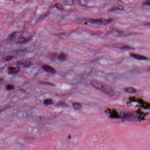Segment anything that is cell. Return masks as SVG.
Returning a JSON list of instances; mask_svg holds the SVG:
<instances>
[{
  "mask_svg": "<svg viewBox=\"0 0 150 150\" xmlns=\"http://www.w3.org/2000/svg\"><path fill=\"white\" fill-rule=\"evenodd\" d=\"M73 106L75 109L79 110L82 107V104L78 102H74L73 103Z\"/></svg>",
  "mask_w": 150,
  "mask_h": 150,
  "instance_id": "cell-13",
  "label": "cell"
},
{
  "mask_svg": "<svg viewBox=\"0 0 150 150\" xmlns=\"http://www.w3.org/2000/svg\"><path fill=\"white\" fill-rule=\"evenodd\" d=\"M28 41V39L27 38H25L23 37H20L18 38H17V41L16 42L18 43H19V44H21V43H25L26 42Z\"/></svg>",
  "mask_w": 150,
  "mask_h": 150,
  "instance_id": "cell-10",
  "label": "cell"
},
{
  "mask_svg": "<svg viewBox=\"0 0 150 150\" xmlns=\"http://www.w3.org/2000/svg\"><path fill=\"white\" fill-rule=\"evenodd\" d=\"M129 55L132 58L136 59V60H148V58L145 56L141 55L137 53H130Z\"/></svg>",
  "mask_w": 150,
  "mask_h": 150,
  "instance_id": "cell-4",
  "label": "cell"
},
{
  "mask_svg": "<svg viewBox=\"0 0 150 150\" xmlns=\"http://www.w3.org/2000/svg\"><path fill=\"white\" fill-rule=\"evenodd\" d=\"M6 88L8 90H11L14 89L15 87L13 85H11V84H9V85H7V86H6Z\"/></svg>",
  "mask_w": 150,
  "mask_h": 150,
  "instance_id": "cell-18",
  "label": "cell"
},
{
  "mask_svg": "<svg viewBox=\"0 0 150 150\" xmlns=\"http://www.w3.org/2000/svg\"><path fill=\"white\" fill-rule=\"evenodd\" d=\"M112 47L116 49H120L123 50H134L135 48L133 47L128 46L123 43H115L113 44Z\"/></svg>",
  "mask_w": 150,
  "mask_h": 150,
  "instance_id": "cell-3",
  "label": "cell"
},
{
  "mask_svg": "<svg viewBox=\"0 0 150 150\" xmlns=\"http://www.w3.org/2000/svg\"><path fill=\"white\" fill-rule=\"evenodd\" d=\"M14 57V56H7V57L5 58V61H9L11 59H13V58Z\"/></svg>",
  "mask_w": 150,
  "mask_h": 150,
  "instance_id": "cell-19",
  "label": "cell"
},
{
  "mask_svg": "<svg viewBox=\"0 0 150 150\" xmlns=\"http://www.w3.org/2000/svg\"><path fill=\"white\" fill-rule=\"evenodd\" d=\"M55 6L58 9L60 10H63L64 9V6L60 3H56L55 5Z\"/></svg>",
  "mask_w": 150,
  "mask_h": 150,
  "instance_id": "cell-17",
  "label": "cell"
},
{
  "mask_svg": "<svg viewBox=\"0 0 150 150\" xmlns=\"http://www.w3.org/2000/svg\"><path fill=\"white\" fill-rule=\"evenodd\" d=\"M113 19H88V22L92 24H96L97 25H106L112 22Z\"/></svg>",
  "mask_w": 150,
  "mask_h": 150,
  "instance_id": "cell-2",
  "label": "cell"
},
{
  "mask_svg": "<svg viewBox=\"0 0 150 150\" xmlns=\"http://www.w3.org/2000/svg\"><path fill=\"white\" fill-rule=\"evenodd\" d=\"M71 1H65V5H73V4H71V3H69V2H71Z\"/></svg>",
  "mask_w": 150,
  "mask_h": 150,
  "instance_id": "cell-20",
  "label": "cell"
},
{
  "mask_svg": "<svg viewBox=\"0 0 150 150\" xmlns=\"http://www.w3.org/2000/svg\"><path fill=\"white\" fill-rule=\"evenodd\" d=\"M148 71H150V68H148Z\"/></svg>",
  "mask_w": 150,
  "mask_h": 150,
  "instance_id": "cell-22",
  "label": "cell"
},
{
  "mask_svg": "<svg viewBox=\"0 0 150 150\" xmlns=\"http://www.w3.org/2000/svg\"><path fill=\"white\" fill-rule=\"evenodd\" d=\"M145 25H146V26H149V27H150V23H145Z\"/></svg>",
  "mask_w": 150,
  "mask_h": 150,
  "instance_id": "cell-21",
  "label": "cell"
},
{
  "mask_svg": "<svg viewBox=\"0 0 150 150\" xmlns=\"http://www.w3.org/2000/svg\"><path fill=\"white\" fill-rule=\"evenodd\" d=\"M42 68L47 72L50 73L52 74H55L56 72L55 69L53 67H51L50 65H44L42 66Z\"/></svg>",
  "mask_w": 150,
  "mask_h": 150,
  "instance_id": "cell-5",
  "label": "cell"
},
{
  "mask_svg": "<svg viewBox=\"0 0 150 150\" xmlns=\"http://www.w3.org/2000/svg\"><path fill=\"white\" fill-rule=\"evenodd\" d=\"M142 8L144 9L150 10V0H147L143 2L142 4Z\"/></svg>",
  "mask_w": 150,
  "mask_h": 150,
  "instance_id": "cell-8",
  "label": "cell"
},
{
  "mask_svg": "<svg viewBox=\"0 0 150 150\" xmlns=\"http://www.w3.org/2000/svg\"><path fill=\"white\" fill-rule=\"evenodd\" d=\"M90 83L93 87L110 96H112L115 94V91L113 88L103 82L96 80H92Z\"/></svg>",
  "mask_w": 150,
  "mask_h": 150,
  "instance_id": "cell-1",
  "label": "cell"
},
{
  "mask_svg": "<svg viewBox=\"0 0 150 150\" xmlns=\"http://www.w3.org/2000/svg\"><path fill=\"white\" fill-rule=\"evenodd\" d=\"M67 54L64 52H62L58 56V59L60 61H64L67 59Z\"/></svg>",
  "mask_w": 150,
  "mask_h": 150,
  "instance_id": "cell-11",
  "label": "cell"
},
{
  "mask_svg": "<svg viewBox=\"0 0 150 150\" xmlns=\"http://www.w3.org/2000/svg\"><path fill=\"white\" fill-rule=\"evenodd\" d=\"M21 64H23V65L24 66V67H26V68H28V67H29L31 64V61H25L24 63H21Z\"/></svg>",
  "mask_w": 150,
  "mask_h": 150,
  "instance_id": "cell-15",
  "label": "cell"
},
{
  "mask_svg": "<svg viewBox=\"0 0 150 150\" xmlns=\"http://www.w3.org/2000/svg\"><path fill=\"white\" fill-rule=\"evenodd\" d=\"M125 9L124 7L122 5H114L108 10V11L112 12V11H116L117 10L123 11Z\"/></svg>",
  "mask_w": 150,
  "mask_h": 150,
  "instance_id": "cell-7",
  "label": "cell"
},
{
  "mask_svg": "<svg viewBox=\"0 0 150 150\" xmlns=\"http://www.w3.org/2000/svg\"><path fill=\"white\" fill-rule=\"evenodd\" d=\"M125 91L126 92L129 93H135L137 92V89L132 87H128L125 88L124 89Z\"/></svg>",
  "mask_w": 150,
  "mask_h": 150,
  "instance_id": "cell-9",
  "label": "cell"
},
{
  "mask_svg": "<svg viewBox=\"0 0 150 150\" xmlns=\"http://www.w3.org/2000/svg\"><path fill=\"white\" fill-rule=\"evenodd\" d=\"M56 106H68V104L66 103H64V102H60L59 103H57L56 105Z\"/></svg>",
  "mask_w": 150,
  "mask_h": 150,
  "instance_id": "cell-16",
  "label": "cell"
},
{
  "mask_svg": "<svg viewBox=\"0 0 150 150\" xmlns=\"http://www.w3.org/2000/svg\"><path fill=\"white\" fill-rule=\"evenodd\" d=\"M8 73L9 74H15L19 72L20 68L19 67H9L8 68Z\"/></svg>",
  "mask_w": 150,
  "mask_h": 150,
  "instance_id": "cell-6",
  "label": "cell"
},
{
  "mask_svg": "<svg viewBox=\"0 0 150 150\" xmlns=\"http://www.w3.org/2000/svg\"><path fill=\"white\" fill-rule=\"evenodd\" d=\"M43 103L46 105H52L53 104V101L52 99L48 98V99L44 100Z\"/></svg>",
  "mask_w": 150,
  "mask_h": 150,
  "instance_id": "cell-12",
  "label": "cell"
},
{
  "mask_svg": "<svg viewBox=\"0 0 150 150\" xmlns=\"http://www.w3.org/2000/svg\"><path fill=\"white\" fill-rule=\"evenodd\" d=\"M18 33V32L17 31L11 33V35L10 36V39L11 41H13L16 38Z\"/></svg>",
  "mask_w": 150,
  "mask_h": 150,
  "instance_id": "cell-14",
  "label": "cell"
}]
</instances>
